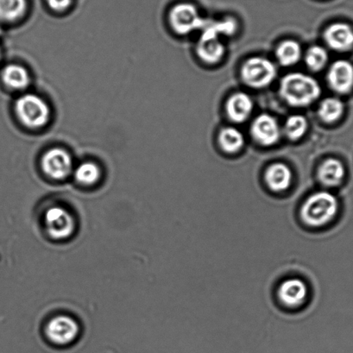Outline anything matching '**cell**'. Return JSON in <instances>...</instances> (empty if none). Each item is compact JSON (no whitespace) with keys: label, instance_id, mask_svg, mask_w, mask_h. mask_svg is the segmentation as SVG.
Returning a JSON list of instances; mask_svg holds the SVG:
<instances>
[{"label":"cell","instance_id":"cell-24","mask_svg":"<svg viewBox=\"0 0 353 353\" xmlns=\"http://www.w3.org/2000/svg\"><path fill=\"white\" fill-rule=\"evenodd\" d=\"M307 123L303 116L293 115L287 119L285 124V133L288 138L297 140L301 138L306 132Z\"/></svg>","mask_w":353,"mask_h":353},{"label":"cell","instance_id":"cell-22","mask_svg":"<svg viewBox=\"0 0 353 353\" xmlns=\"http://www.w3.org/2000/svg\"><path fill=\"white\" fill-rule=\"evenodd\" d=\"M202 37L219 39L221 35H231L236 30V23L233 19H225L223 21H207L204 23Z\"/></svg>","mask_w":353,"mask_h":353},{"label":"cell","instance_id":"cell-8","mask_svg":"<svg viewBox=\"0 0 353 353\" xmlns=\"http://www.w3.org/2000/svg\"><path fill=\"white\" fill-rule=\"evenodd\" d=\"M80 332V327L73 317L57 315L48 322L46 334L50 342L57 345H67L75 341Z\"/></svg>","mask_w":353,"mask_h":353},{"label":"cell","instance_id":"cell-2","mask_svg":"<svg viewBox=\"0 0 353 353\" xmlns=\"http://www.w3.org/2000/svg\"><path fill=\"white\" fill-rule=\"evenodd\" d=\"M280 92L288 104L307 106L313 104L319 98L321 88L318 82L310 75L293 73L283 79Z\"/></svg>","mask_w":353,"mask_h":353},{"label":"cell","instance_id":"cell-12","mask_svg":"<svg viewBox=\"0 0 353 353\" xmlns=\"http://www.w3.org/2000/svg\"><path fill=\"white\" fill-rule=\"evenodd\" d=\"M325 40L332 50H348L353 46V30L345 23H334L325 30Z\"/></svg>","mask_w":353,"mask_h":353},{"label":"cell","instance_id":"cell-27","mask_svg":"<svg viewBox=\"0 0 353 353\" xmlns=\"http://www.w3.org/2000/svg\"><path fill=\"white\" fill-rule=\"evenodd\" d=\"M2 34H3V29H2V27L0 26V36H2Z\"/></svg>","mask_w":353,"mask_h":353},{"label":"cell","instance_id":"cell-3","mask_svg":"<svg viewBox=\"0 0 353 353\" xmlns=\"http://www.w3.org/2000/svg\"><path fill=\"white\" fill-rule=\"evenodd\" d=\"M15 112L20 122L30 129L44 128L50 122L51 117V109L46 101L30 92L17 99Z\"/></svg>","mask_w":353,"mask_h":353},{"label":"cell","instance_id":"cell-7","mask_svg":"<svg viewBox=\"0 0 353 353\" xmlns=\"http://www.w3.org/2000/svg\"><path fill=\"white\" fill-rule=\"evenodd\" d=\"M170 22L174 32L180 35H187L198 29H202L205 20L199 14L194 6L183 3L171 10Z\"/></svg>","mask_w":353,"mask_h":353},{"label":"cell","instance_id":"cell-13","mask_svg":"<svg viewBox=\"0 0 353 353\" xmlns=\"http://www.w3.org/2000/svg\"><path fill=\"white\" fill-rule=\"evenodd\" d=\"M265 181L270 190L276 193H283L289 190L292 183V172L286 164H272L266 170Z\"/></svg>","mask_w":353,"mask_h":353},{"label":"cell","instance_id":"cell-17","mask_svg":"<svg viewBox=\"0 0 353 353\" xmlns=\"http://www.w3.org/2000/svg\"><path fill=\"white\" fill-rule=\"evenodd\" d=\"M197 52L201 59L205 63H215L223 57L225 48L219 39L201 37L198 43Z\"/></svg>","mask_w":353,"mask_h":353},{"label":"cell","instance_id":"cell-1","mask_svg":"<svg viewBox=\"0 0 353 353\" xmlns=\"http://www.w3.org/2000/svg\"><path fill=\"white\" fill-rule=\"evenodd\" d=\"M339 211L337 197L330 192L319 191L305 201L301 208V219L310 228H320L334 221Z\"/></svg>","mask_w":353,"mask_h":353},{"label":"cell","instance_id":"cell-15","mask_svg":"<svg viewBox=\"0 0 353 353\" xmlns=\"http://www.w3.org/2000/svg\"><path fill=\"white\" fill-rule=\"evenodd\" d=\"M253 102L251 97L245 92H237L230 98L226 110L229 118L234 122H244L251 115Z\"/></svg>","mask_w":353,"mask_h":353},{"label":"cell","instance_id":"cell-9","mask_svg":"<svg viewBox=\"0 0 353 353\" xmlns=\"http://www.w3.org/2000/svg\"><path fill=\"white\" fill-rule=\"evenodd\" d=\"M253 138L260 145L270 146L279 141L281 130L279 122L274 117L262 114L258 117L252 125Z\"/></svg>","mask_w":353,"mask_h":353},{"label":"cell","instance_id":"cell-4","mask_svg":"<svg viewBox=\"0 0 353 353\" xmlns=\"http://www.w3.org/2000/svg\"><path fill=\"white\" fill-rule=\"evenodd\" d=\"M43 226L50 238L58 241H66L73 236L77 229V221L67 208L51 205L43 212Z\"/></svg>","mask_w":353,"mask_h":353},{"label":"cell","instance_id":"cell-5","mask_svg":"<svg viewBox=\"0 0 353 353\" xmlns=\"http://www.w3.org/2000/svg\"><path fill=\"white\" fill-rule=\"evenodd\" d=\"M241 74L243 80L250 87L263 88L275 80L276 68L272 61L263 57H252L244 64Z\"/></svg>","mask_w":353,"mask_h":353},{"label":"cell","instance_id":"cell-18","mask_svg":"<svg viewBox=\"0 0 353 353\" xmlns=\"http://www.w3.org/2000/svg\"><path fill=\"white\" fill-rule=\"evenodd\" d=\"M26 11V0H0V21H18L25 16Z\"/></svg>","mask_w":353,"mask_h":353},{"label":"cell","instance_id":"cell-20","mask_svg":"<svg viewBox=\"0 0 353 353\" xmlns=\"http://www.w3.org/2000/svg\"><path fill=\"white\" fill-rule=\"evenodd\" d=\"M301 57L300 44L293 40L284 41L276 50V57L283 66H292Z\"/></svg>","mask_w":353,"mask_h":353},{"label":"cell","instance_id":"cell-23","mask_svg":"<svg viewBox=\"0 0 353 353\" xmlns=\"http://www.w3.org/2000/svg\"><path fill=\"white\" fill-rule=\"evenodd\" d=\"M344 111V104L337 98H327L321 103L319 115L327 123L337 121Z\"/></svg>","mask_w":353,"mask_h":353},{"label":"cell","instance_id":"cell-16","mask_svg":"<svg viewBox=\"0 0 353 353\" xmlns=\"http://www.w3.org/2000/svg\"><path fill=\"white\" fill-rule=\"evenodd\" d=\"M345 170L344 165L337 159H328L321 164L319 169V181L325 187L339 186L344 179Z\"/></svg>","mask_w":353,"mask_h":353},{"label":"cell","instance_id":"cell-11","mask_svg":"<svg viewBox=\"0 0 353 353\" xmlns=\"http://www.w3.org/2000/svg\"><path fill=\"white\" fill-rule=\"evenodd\" d=\"M330 87L339 94H346L353 87V66L347 61H337L328 72Z\"/></svg>","mask_w":353,"mask_h":353},{"label":"cell","instance_id":"cell-28","mask_svg":"<svg viewBox=\"0 0 353 353\" xmlns=\"http://www.w3.org/2000/svg\"><path fill=\"white\" fill-rule=\"evenodd\" d=\"M1 58H2V50H1V48H0V60H1Z\"/></svg>","mask_w":353,"mask_h":353},{"label":"cell","instance_id":"cell-26","mask_svg":"<svg viewBox=\"0 0 353 353\" xmlns=\"http://www.w3.org/2000/svg\"><path fill=\"white\" fill-rule=\"evenodd\" d=\"M73 0H47L50 8L57 12H63L70 8Z\"/></svg>","mask_w":353,"mask_h":353},{"label":"cell","instance_id":"cell-10","mask_svg":"<svg viewBox=\"0 0 353 353\" xmlns=\"http://www.w3.org/2000/svg\"><path fill=\"white\" fill-rule=\"evenodd\" d=\"M307 294V284L296 277L284 280L277 290V296L281 303L289 307L301 306L306 301Z\"/></svg>","mask_w":353,"mask_h":353},{"label":"cell","instance_id":"cell-19","mask_svg":"<svg viewBox=\"0 0 353 353\" xmlns=\"http://www.w3.org/2000/svg\"><path fill=\"white\" fill-rule=\"evenodd\" d=\"M73 174L79 184L84 187H91L101 179V170L95 163L84 162L75 168Z\"/></svg>","mask_w":353,"mask_h":353},{"label":"cell","instance_id":"cell-25","mask_svg":"<svg viewBox=\"0 0 353 353\" xmlns=\"http://www.w3.org/2000/svg\"><path fill=\"white\" fill-rule=\"evenodd\" d=\"M328 54L327 50L321 46H313L307 50L306 54V63L312 70L319 71L322 70L327 64Z\"/></svg>","mask_w":353,"mask_h":353},{"label":"cell","instance_id":"cell-21","mask_svg":"<svg viewBox=\"0 0 353 353\" xmlns=\"http://www.w3.org/2000/svg\"><path fill=\"white\" fill-rule=\"evenodd\" d=\"M245 139L238 129L226 128L219 134V143L226 152L235 153L242 149Z\"/></svg>","mask_w":353,"mask_h":353},{"label":"cell","instance_id":"cell-6","mask_svg":"<svg viewBox=\"0 0 353 353\" xmlns=\"http://www.w3.org/2000/svg\"><path fill=\"white\" fill-rule=\"evenodd\" d=\"M42 169L50 179L63 181L74 172L73 159L66 150L50 149L43 154Z\"/></svg>","mask_w":353,"mask_h":353},{"label":"cell","instance_id":"cell-14","mask_svg":"<svg viewBox=\"0 0 353 353\" xmlns=\"http://www.w3.org/2000/svg\"><path fill=\"white\" fill-rule=\"evenodd\" d=\"M4 84L11 90L23 91L32 83V77L26 68L19 64H9L2 71Z\"/></svg>","mask_w":353,"mask_h":353}]
</instances>
